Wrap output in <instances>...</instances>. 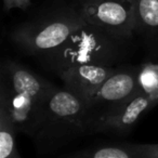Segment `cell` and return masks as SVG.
I'll use <instances>...</instances> for the list:
<instances>
[{"instance_id": "obj_14", "label": "cell", "mask_w": 158, "mask_h": 158, "mask_svg": "<svg viewBox=\"0 0 158 158\" xmlns=\"http://www.w3.org/2000/svg\"><path fill=\"white\" fill-rule=\"evenodd\" d=\"M3 9L11 11L12 9L27 10L31 5V0H2Z\"/></svg>"}, {"instance_id": "obj_8", "label": "cell", "mask_w": 158, "mask_h": 158, "mask_svg": "<svg viewBox=\"0 0 158 158\" xmlns=\"http://www.w3.org/2000/svg\"><path fill=\"white\" fill-rule=\"evenodd\" d=\"M116 70L113 66L84 64L76 65L60 73L64 88L87 104L106 79Z\"/></svg>"}, {"instance_id": "obj_4", "label": "cell", "mask_w": 158, "mask_h": 158, "mask_svg": "<svg viewBox=\"0 0 158 158\" xmlns=\"http://www.w3.org/2000/svg\"><path fill=\"white\" fill-rule=\"evenodd\" d=\"M86 23L79 9L61 10L16 26L11 39L27 54L47 55Z\"/></svg>"}, {"instance_id": "obj_12", "label": "cell", "mask_w": 158, "mask_h": 158, "mask_svg": "<svg viewBox=\"0 0 158 158\" xmlns=\"http://www.w3.org/2000/svg\"><path fill=\"white\" fill-rule=\"evenodd\" d=\"M16 134L7 113L0 108V158H22L16 145Z\"/></svg>"}, {"instance_id": "obj_13", "label": "cell", "mask_w": 158, "mask_h": 158, "mask_svg": "<svg viewBox=\"0 0 158 158\" xmlns=\"http://www.w3.org/2000/svg\"><path fill=\"white\" fill-rule=\"evenodd\" d=\"M143 158H158V144H133Z\"/></svg>"}, {"instance_id": "obj_7", "label": "cell", "mask_w": 158, "mask_h": 158, "mask_svg": "<svg viewBox=\"0 0 158 158\" xmlns=\"http://www.w3.org/2000/svg\"><path fill=\"white\" fill-rule=\"evenodd\" d=\"M138 92V67L116 68L91 98L88 105L93 113L97 107L104 106L107 110L123 103Z\"/></svg>"}, {"instance_id": "obj_1", "label": "cell", "mask_w": 158, "mask_h": 158, "mask_svg": "<svg viewBox=\"0 0 158 158\" xmlns=\"http://www.w3.org/2000/svg\"><path fill=\"white\" fill-rule=\"evenodd\" d=\"M55 86L12 60L0 70V108L7 113L16 132L33 138L44 108Z\"/></svg>"}, {"instance_id": "obj_10", "label": "cell", "mask_w": 158, "mask_h": 158, "mask_svg": "<svg viewBox=\"0 0 158 158\" xmlns=\"http://www.w3.org/2000/svg\"><path fill=\"white\" fill-rule=\"evenodd\" d=\"M63 158H143L133 144L123 146H103L77 151Z\"/></svg>"}, {"instance_id": "obj_5", "label": "cell", "mask_w": 158, "mask_h": 158, "mask_svg": "<svg viewBox=\"0 0 158 158\" xmlns=\"http://www.w3.org/2000/svg\"><path fill=\"white\" fill-rule=\"evenodd\" d=\"M80 12L88 24L128 40L135 34L133 0H81Z\"/></svg>"}, {"instance_id": "obj_2", "label": "cell", "mask_w": 158, "mask_h": 158, "mask_svg": "<svg viewBox=\"0 0 158 158\" xmlns=\"http://www.w3.org/2000/svg\"><path fill=\"white\" fill-rule=\"evenodd\" d=\"M94 113L66 88L55 87L33 135L38 152L52 153L81 134L91 131Z\"/></svg>"}, {"instance_id": "obj_3", "label": "cell", "mask_w": 158, "mask_h": 158, "mask_svg": "<svg viewBox=\"0 0 158 158\" xmlns=\"http://www.w3.org/2000/svg\"><path fill=\"white\" fill-rule=\"evenodd\" d=\"M125 41L86 23L63 44L46 55L47 63L57 74L84 64L113 66L123 55Z\"/></svg>"}, {"instance_id": "obj_11", "label": "cell", "mask_w": 158, "mask_h": 158, "mask_svg": "<svg viewBox=\"0 0 158 158\" xmlns=\"http://www.w3.org/2000/svg\"><path fill=\"white\" fill-rule=\"evenodd\" d=\"M139 92L146 95L154 106L158 104V63L146 62L138 67Z\"/></svg>"}, {"instance_id": "obj_9", "label": "cell", "mask_w": 158, "mask_h": 158, "mask_svg": "<svg viewBox=\"0 0 158 158\" xmlns=\"http://www.w3.org/2000/svg\"><path fill=\"white\" fill-rule=\"evenodd\" d=\"M135 33L158 46V0H133Z\"/></svg>"}, {"instance_id": "obj_6", "label": "cell", "mask_w": 158, "mask_h": 158, "mask_svg": "<svg viewBox=\"0 0 158 158\" xmlns=\"http://www.w3.org/2000/svg\"><path fill=\"white\" fill-rule=\"evenodd\" d=\"M151 100L138 92L123 103L93 117L91 131L125 134L130 132L144 113L153 108Z\"/></svg>"}]
</instances>
